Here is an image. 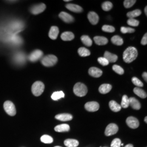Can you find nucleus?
<instances>
[{
  "label": "nucleus",
  "mask_w": 147,
  "mask_h": 147,
  "mask_svg": "<svg viewBox=\"0 0 147 147\" xmlns=\"http://www.w3.org/2000/svg\"><path fill=\"white\" fill-rule=\"evenodd\" d=\"M138 55V52L135 47H127L123 53V58L125 62L127 63H131L132 61L136 59Z\"/></svg>",
  "instance_id": "1"
},
{
  "label": "nucleus",
  "mask_w": 147,
  "mask_h": 147,
  "mask_svg": "<svg viewBox=\"0 0 147 147\" xmlns=\"http://www.w3.org/2000/svg\"><path fill=\"white\" fill-rule=\"evenodd\" d=\"M73 90L74 94L80 97L84 96L88 92V89L86 86L80 82L75 84Z\"/></svg>",
  "instance_id": "2"
},
{
  "label": "nucleus",
  "mask_w": 147,
  "mask_h": 147,
  "mask_svg": "<svg viewBox=\"0 0 147 147\" xmlns=\"http://www.w3.org/2000/svg\"><path fill=\"white\" fill-rule=\"evenodd\" d=\"M45 88V86L41 81L35 82L32 86V92L36 96L42 95Z\"/></svg>",
  "instance_id": "3"
},
{
  "label": "nucleus",
  "mask_w": 147,
  "mask_h": 147,
  "mask_svg": "<svg viewBox=\"0 0 147 147\" xmlns=\"http://www.w3.org/2000/svg\"><path fill=\"white\" fill-rule=\"evenodd\" d=\"M58 61V59L57 57L53 55H49L42 59V63L45 67H50L55 65Z\"/></svg>",
  "instance_id": "4"
},
{
  "label": "nucleus",
  "mask_w": 147,
  "mask_h": 147,
  "mask_svg": "<svg viewBox=\"0 0 147 147\" xmlns=\"http://www.w3.org/2000/svg\"><path fill=\"white\" fill-rule=\"evenodd\" d=\"M4 109L6 113L9 116H15L16 113V107L14 104L10 101H6L3 105Z\"/></svg>",
  "instance_id": "5"
},
{
  "label": "nucleus",
  "mask_w": 147,
  "mask_h": 147,
  "mask_svg": "<svg viewBox=\"0 0 147 147\" xmlns=\"http://www.w3.org/2000/svg\"><path fill=\"white\" fill-rule=\"evenodd\" d=\"M118 131V126L115 124L111 123L109 124L105 129V134L107 136L115 135Z\"/></svg>",
  "instance_id": "6"
},
{
  "label": "nucleus",
  "mask_w": 147,
  "mask_h": 147,
  "mask_svg": "<svg viewBox=\"0 0 147 147\" xmlns=\"http://www.w3.org/2000/svg\"><path fill=\"white\" fill-rule=\"evenodd\" d=\"M46 9V5L44 3L38 4L37 5H34L31 7L30 11L32 14L34 15H37L43 12Z\"/></svg>",
  "instance_id": "7"
},
{
  "label": "nucleus",
  "mask_w": 147,
  "mask_h": 147,
  "mask_svg": "<svg viewBox=\"0 0 147 147\" xmlns=\"http://www.w3.org/2000/svg\"><path fill=\"white\" fill-rule=\"evenodd\" d=\"M99 104L95 101H90L87 102L85 105L84 107L86 110L89 112H95L99 109Z\"/></svg>",
  "instance_id": "8"
},
{
  "label": "nucleus",
  "mask_w": 147,
  "mask_h": 147,
  "mask_svg": "<svg viewBox=\"0 0 147 147\" xmlns=\"http://www.w3.org/2000/svg\"><path fill=\"white\" fill-rule=\"evenodd\" d=\"M126 124L131 129H136L139 125L140 123L138 119L134 117H129L126 120Z\"/></svg>",
  "instance_id": "9"
},
{
  "label": "nucleus",
  "mask_w": 147,
  "mask_h": 147,
  "mask_svg": "<svg viewBox=\"0 0 147 147\" xmlns=\"http://www.w3.org/2000/svg\"><path fill=\"white\" fill-rule=\"evenodd\" d=\"M43 55V53L40 50H36L30 55L28 58L32 62H36L41 58Z\"/></svg>",
  "instance_id": "10"
},
{
  "label": "nucleus",
  "mask_w": 147,
  "mask_h": 147,
  "mask_svg": "<svg viewBox=\"0 0 147 147\" xmlns=\"http://www.w3.org/2000/svg\"><path fill=\"white\" fill-rule=\"evenodd\" d=\"M59 17L66 23H71L74 21V18L72 16L64 11H62L59 14Z\"/></svg>",
  "instance_id": "11"
},
{
  "label": "nucleus",
  "mask_w": 147,
  "mask_h": 147,
  "mask_svg": "<svg viewBox=\"0 0 147 147\" xmlns=\"http://www.w3.org/2000/svg\"><path fill=\"white\" fill-rule=\"evenodd\" d=\"M88 19L92 25H96L99 21V16L94 11H90L88 14Z\"/></svg>",
  "instance_id": "12"
},
{
  "label": "nucleus",
  "mask_w": 147,
  "mask_h": 147,
  "mask_svg": "<svg viewBox=\"0 0 147 147\" xmlns=\"http://www.w3.org/2000/svg\"><path fill=\"white\" fill-rule=\"evenodd\" d=\"M88 73L92 77L99 78L102 75V71L100 69L96 67H91L88 70Z\"/></svg>",
  "instance_id": "13"
},
{
  "label": "nucleus",
  "mask_w": 147,
  "mask_h": 147,
  "mask_svg": "<svg viewBox=\"0 0 147 147\" xmlns=\"http://www.w3.org/2000/svg\"><path fill=\"white\" fill-rule=\"evenodd\" d=\"M129 105L134 110H138L141 109V104L135 98L131 97L129 98Z\"/></svg>",
  "instance_id": "14"
},
{
  "label": "nucleus",
  "mask_w": 147,
  "mask_h": 147,
  "mask_svg": "<svg viewBox=\"0 0 147 147\" xmlns=\"http://www.w3.org/2000/svg\"><path fill=\"white\" fill-rule=\"evenodd\" d=\"M65 7L69 9V11L75 12V13H81L83 11V9L81 7L75 5V4H72V3H69L65 5Z\"/></svg>",
  "instance_id": "15"
},
{
  "label": "nucleus",
  "mask_w": 147,
  "mask_h": 147,
  "mask_svg": "<svg viewBox=\"0 0 147 147\" xmlns=\"http://www.w3.org/2000/svg\"><path fill=\"white\" fill-rule=\"evenodd\" d=\"M55 118L57 120L63 121H71L73 119V116L68 113H62L55 116Z\"/></svg>",
  "instance_id": "16"
},
{
  "label": "nucleus",
  "mask_w": 147,
  "mask_h": 147,
  "mask_svg": "<svg viewBox=\"0 0 147 147\" xmlns=\"http://www.w3.org/2000/svg\"><path fill=\"white\" fill-rule=\"evenodd\" d=\"M104 57L106 58L109 63L116 62L118 59V56L116 55L111 53L109 51L105 52Z\"/></svg>",
  "instance_id": "17"
},
{
  "label": "nucleus",
  "mask_w": 147,
  "mask_h": 147,
  "mask_svg": "<svg viewBox=\"0 0 147 147\" xmlns=\"http://www.w3.org/2000/svg\"><path fill=\"white\" fill-rule=\"evenodd\" d=\"M59 33V29L56 26H52L50 28V30L49 33V36L53 40L56 39L58 37Z\"/></svg>",
  "instance_id": "18"
},
{
  "label": "nucleus",
  "mask_w": 147,
  "mask_h": 147,
  "mask_svg": "<svg viewBox=\"0 0 147 147\" xmlns=\"http://www.w3.org/2000/svg\"><path fill=\"white\" fill-rule=\"evenodd\" d=\"M61 38L64 41H70L74 39L75 36L71 32H65L61 34Z\"/></svg>",
  "instance_id": "19"
},
{
  "label": "nucleus",
  "mask_w": 147,
  "mask_h": 147,
  "mask_svg": "<svg viewBox=\"0 0 147 147\" xmlns=\"http://www.w3.org/2000/svg\"><path fill=\"white\" fill-rule=\"evenodd\" d=\"M64 143L67 147H77L79 144V141L75 139H67L64 141Z\"/></svg>",
  "instance_id": "20"
},
{
  "label": "nucleus",
  "mask_w": 147,
  "mask_h": 147,
  "mask_svg": "<svg viewBox=\"0 0 147 147\" xmlns=\"http://www.w3.org/2000/svg\"><path fill=\"white\" fill-rule=\"evenodd\" d=\"M112 89V86L110 84H101L99 88L100 93L105 94L110 92Z\"/></svg>",
  "instance_id": "21"
},
{
  "label": "nucleus",
  "mask_w": 147,
  "mask_h": 147,
  "mask_svg": "<svg viewBox=\"0 0 147 147\" xmlns=\"http://www.w3.org/2000/svg\"><path fill=\"white\" fill-rule=\"evenodd\" d=\"M109 106L111 110L115 112H117L121 111V105L119 104H118L117 102L114 100H111L109 102Z\"/></svg>",
  "instance_id": "22"
},
{
  "label": "nucleus",
  "mask_w": 147,
  "mask_h": 147,
  "mask_svg": "<svg viewBox=\"0 0 147 147\" xmlns=\"http://www.w3.org/2000/svg\"><path fill=\"white\" fill-rule=\"evenodd\" d=\"M94 40L98 45H104L108 42V39L104 37L96 36L94 38Z\"/></svg>",
  "instance_id": "23"
},
{
  "label": "nucleus",
  "mask_w": 147,
  "mask_h": 147,
  "mask_svg": "<svg viewBox=\"0 0 147 147\" xmlns=\"http://www.w3.org/2000/svg\"><path fill=\"white\" fill-rule=\"evenodd\" d=\"M55 130L58 132L69 131L70 130V126L67 124H60L55 127Z\"/></svg>",
  "instance_id": "24"
},
{
  "label": "nucleus",
  "mask_w": 147,
  "mask_h": 147,
  "mask_svg": "<svg viewBox=\"0 0 147 147\" xmlns=\"http://www.w3.org/2000/svg\"><path fill=\"white\" fill-rule=\"evenodd\" d=\"M134 92L135 94H136L139 97L141 98L142 99H144L147 97V95L146 92L143 89H141L140 88L136 87L134 89Z\"/></svg>",
  "instance_id": "25"
},
{
  "label": "nucleus",
  "mask_w": 147,
  "mask_h": 147,
  "mask_svg": "<svg viewBox=\"0 0 147 147\" xmlns=\"http://www.w3.org/2000/svg\"><path fill=\"white\" fill-rule=\"evenodd\" d=\"M111 42L115 45L121 46L123 44V39L119 36H115L111 38Z\"/></svg>",
  "instance_id": "26"
},
{
  "label": "nucleus",
  "mask_w": 147,
  "mask_h": 147,
  "mask_svg": "<svg viewBox=\"0 0 147 147\" xmlns=\"http://www.w3.org/2000/svg\"><path fill=\"white\" fill-rule=\"evenodd\" d=\"M141 13V11L139 9H136L127 13L126 16L128 18H129V19H134L135 18H136L137 16H140Z\"/></svg>",
  "instance_id": "27"
},
{
  "label": "nucleus",
  "mask_w": 147,
  "mask_h": 147,
  "mask_svg": "<svg viewBox=\"0 0 147 147\" xmlns=\"http://www.w3.org/2000/svg\"><path fill=\"white\" fill-rule=\"evenodd\" d=\"M79 55L81 57H87L90 55L89 50L85 47H80L78 50Z\"/></svg>",
  "instance_id": "28"
},
{
  "label": "nucleus",
  "mask_w": 147,
  "mask_h": 147,
  "mask_svg": "<svg viewBox=\"0 0 147 147\" xmlns=\"http://www.w3.org/2000/svg\"><path fill=\"white\" fill-rule=\"evenodd\" d=\"M65 95L62 91L55 92L51 95V98L53 100H58L64 97Z\"/></svg>",
  "instance_id": "29"
},
{
  "label": "nucleus",
  "mask_w": 147,
  "mask_h": 147,
  "mask_svg": "<svg viewBox=\"0 0 147 147\" xmlns=\"http://www.w3.org/2000/svg\"><path fill=\"white\" fill-rule=\"evenodd\" d=\"M129 98L126 95H123L121 102V107L124 109H126L129 106Z\"/></svg>",
  "instance_id": "30"
},
{
  "label": "nucleus",
  "mask_w": 147,
  "mask_h": 147,
  "mask_svg": "<svg viewBox=\"0 0 147 147\" xmlns=\"http://www.w3.org/2000/svg\"><path fill=\"white\" fill-rule=\"evenodd\" d=\"M81 39L85 45L90 47L92 45V40L88 36H82L81 37Z\"/></svg>",
  "instance_id": "31"
},
{
  "label": "nucleus",
  "mask_w": 147,
  "mask_h": 147,
  "mask_svg": "<svg viewBox=\"0 0 147 147\" xmlns=\"http://www.w3.org/2000/svg\"><path fill=\"white\" fill-rule=\"evenodd\" d=\"M40 140L42 143H47V144L51 143H53V141L52 137H51L49 135H44L41 137Z\"/></svg>",
  "instance_id": "32"
},
{
  "label": "nucleus",
  "mask_w": 147,
  "mask_h": 147,
  "mask_svg": "<svg viewBox=\"0 0 147 147\" xmlns=\"http://www.w3.org/2000/svg\"><path fill=\"white\" fill-rule=\"evenodd\" d=\"M112 7H113L112 3L109 1H106V2H104L101 5L102 9L104 11H110L111 9H112Z\"/></svg>",
  "instance_id": "33"
},
{
  "label": "nucleus",
  "mask_w": 147,
  "mask_h": 147,
  "mask_svg": "<svg viewBox=\"0 0 147 147\" xmlns=\"http://www.w3.org/2000/svg\"><path fill=\"white\" fill-rule=\"evenodd\" d=\"M112 69L116 73L118 74L119 75H123L124 73V69L118 65H114L112 67Z\"/></svg>",
  "instance_id": "34"
},
{
  "label": "nucleus",
  "mask_w": 147,
  "mask_h": 147,
  "mask_svg": "<svg viewBox=\"0 0 147 147\" xmlns=\"http://www.w3.org/2000/svg\"><path fill=\"white\" fill-rule=\"evenodd\" d=\"M121 33L125 34V33H132L135 31V29L132 28L130 27H121Z\"/></svg>",
  "instance_id": "35"
},
{
  "label": "nucleus",
  "mask_w": 147,
  "mask_h": 147,
  "mask_svg": "<svg viewBox=\"0 0 147 147\" xmlns=\"http://www.w3.org/2000/svg\"><path fill=\"white\" fill-rule=\"evenodd\" d=\"M102 30L104 32L109 33H112L115 31V28L110 25H104L102 27Z\"/></svg>",
  "instance_id": "36"
},
{
  "label": "nucleus",
  "mask_w": 147,
  "mask_h": 147,
  "mask_svg": "<svg viewBox=\"0 0 147 147\" xmlns=\"http://www.w3.org/2000/svg\"><path fill=\"white\" fill-rule=\"evenodd\" d=\"M136 0H125L124 2V5L126 8H131L136 3Z\"/></svg>",
  "instance_id": "37"
},
{
  "label": "nucleus",
  "mask_w": 147,
  "mask_h": 147,
  "mask_svg": "<svg viewBox=\"0 0 147 147\" xmlns=\"http://www.w3.org/2000/svg\"><path fill=\"white\" fill-rule=\"evenodd\" d=\"M132 82L135 86L138 87V88L143 86V84L136 77H133L132 78Z\"/></svg>",
  "instance_id": "38"
},
{
  "label": "nucleus",
  "mask_w": 147,
  "mask_h": 147,
  "mask_svg": "<svg viewBox=\"0 0 147 147\" xmlns=\"http://www.w3.org/2000/svg\"><path fill=\"white\" fill-rule=\"evenodd\" d=\"M127 23L131 26L136 27L138 26L140 22L135 19H129L127 21Z\"/></svg>",
  "instance_id": "39"
},
{
  "label": "nucleus",
  "mask_w": 147,
  "mask_h": 147,
  "mask_svg": "<svg viewBox=\"0 0 147 147\" xmlns=\"http://www.w3.org/2000/svg\"><path fill=\"white\" fill-rule=\"evenodd\" d=\"M121 140L119 138H115L114 139L111 143V147H121Z\"/></svg>",
  "instance_id": "40"
},
{
  "label": "nucleus",
  "mask_w": 147,
  "mask_h": 147,
  "mask_svg": "<svg viewBox=\"0 0 147 147\" xmlns=\"http://www.w3.org/2000/svg\"><path fill=\"white\" fill-rule=\"evenodd\" d=\"M98 61L100 64H101L103 66L107 65L110 63L109 62V61L104 57H99L98 59Z\"/></svg>",
  "instance_id": "41"
},
{
  "label": "nucleus",
  "mask_w": 147,
  "mask_h": 147,
  "mask_svg": "<svg viewBox=\"0 0 147 147\" xmlns=\"http://www.w3.org/2000/svg\"><path fill=\"white\" fill-rule=\"evenodd\" d=\"M147 44V34L146 33L143 37L142 38V40H141V44L143 45H146Z\"/></svg>",
  "instance_id": "42"
},
{
  "label": "nucleus",
  "mask_w": 147,
  "mask_h": 147,
  "mask_svg": "<svg viewBox=\"0 0 147 147\" xmlns=\"http://www.w3.org/2000/svg\"><path fill=\"white\" fill-rule=\"evenodd\" d=\"M142 77L145 80L146 82H147V72H144L142 74Z\"/></svg>",
  "instance_id": "43"
},
{
  "label": "nucleus",
  "mask_w": 147,
  "mask_h": 147,
  "mask_svg": "<svg viewBox=\"0 0 147 147\" xmlns=\"http://www.w3.org/2000/svg\"><path fill=\"white\" fill-rule=\"evenodd\" d=\"M124 147H134V146L131 144H127L126 146Z\"/></svg>",
  "instance_id": "44"
},
{
  "label": "nucleus",
  "mask_w": 147,
  "mask_h": 147,
  "mask_svg": "<svg viewBox=\"0 0 147 147\" xmlns=\"http://www.w3.org/2000/svg\"><path fill=\"white\" fill-rule=\"evenodd\" d=\"M144 12H145V14H146V15L147 16V7L146 6V7H145V9H144Z\"/></svg>",
  "instance_id": "45"
},
{
  "label": "nucleus",
  "mask_w": 147,
  "mask_h": 147,
  "mask_svg": "<svg viewBox=\"0 0 147 147\" xmlns=\"http://www.w3.org/2000/svg\"><path fill=\"white\" fill-rule=\"evenodd\" d=\"M147 117H145V119H144V121L147 123Z\"/></svg>",
  "instance_id": "46"
},
{
  "label": "nucleus",
  "mask_w": 147,
  "mask_h": 147,
  "mask_svg": "<svg viewBox=\"0 0 147 147\" xmlns=\"http://www.w3.org/2000/svg\"><path fill=\"white\" fill-rule=\"evenodd\" d=\"M64 1L65 2H69V1H70V0H64Z\"/></svg>",
  "instance_id": "47"
},
{
  "label": "nucleus",
  "mask_w": 147,
  "mask_h": 147,
  "mask_svg": "<svg viewBox=\"0 0 147 147\" xmlns=\"http://www.w3.org/2000/svg\"><path fill=\"white\" fill-rule=\"evenodd\" d=\"M124 145V144H123V143H121V146H123Z\"/></svg>",
  "instance_id": "48"
},
{
  "label": "nucleus",
  "mask_w": 147,
  "mask_h": 147,
  "mask_svg": "<svg viewBox=\"0 0 147 147\" xmlns=\"http://www.w3.org/2000/svg\"><path fill=\"white\" fill-rule=\"evenodd\" d=\"M60 147V146H56V147Z\"/></svg>",
  "instance_id": "49"
}]
</instances>
